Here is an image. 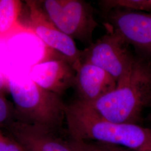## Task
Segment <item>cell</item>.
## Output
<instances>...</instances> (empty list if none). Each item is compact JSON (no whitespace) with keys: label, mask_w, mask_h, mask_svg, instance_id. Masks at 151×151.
I'll use <instances>...</instances> for the list:
<instances>
[{"label":"cell","mask_w":151,"mask_h":151,"mask_svg":"<svg viewBox=\"0 0 151 151\" xmlns=\"http://www.w3.org/2000/svg\"><path fill=\"white\" fill-rule=\"evenodd\" d=\"M150 107H151V106H150Z\"/></svg>","instance_id":"d6986e66"},{"label":"cell","mask_w":151,"mask_h":151,"mask_svg":"<svg viewBox=\"0 0 151 151\" xmlns=\"http://www.w3.org/2000/svg\"><path fill=\"white\" fill-rule=\"evenodd\" d=\"M7 86L15 105L16 119L60 130L65 120V104L60 96L30 80L20 84L7 78Z\"/></svg>","instance_id":"3957f363"},{"label":"cell","mask_w":151,"mask_h":151,"mask_svg":"<svg viewBox=\"0 0 151 151\" xmlns=\"http://www.w3.org/2000/svg\"><path fill=\"white\" fill-rule=\"evenodd\" d=\"M65 114L68 132L73 140L112 144L138 151L151 148V128L111 122L78 99L65 105Z\"/></svg>","instance_id":"6da1fadb"},{"label":"cell","mask_w":151,"mask_h":151,"mask_svg":"<svg viewBox=\"0 0 151 151\" xmlns=\"http://www.w3.org/2000/svg\"><path fill=\"white\" fill-rule=\"evenodd\" d=\"M30 11L32 34L44 44L42 59L59 57L67 60L75 67L81 62V50L77 48L73 39L62 32L50 22L39 5L38 1H26Z\"/></svg>","instance_id":"52a82bcc"},{"label":"cell","mask_w":151,"mask_h":151,"mask_svg":"<svg viewBox=\"0 0 151 151\" xmlns=\"http://www.w3.org/2000/svg\"><path fill=\"white\" fill-rule=\"evenodd\" d=\"M101 10L122 9L131 11H151V0H105L99 2Z\"/></svg>","instance_id":"7c38bea8"},{"label":"cell","mask_w":151,"mask_h":151,"mask_svg":"<svg viewBox=\"0 0 151 151\" xmlns=\"http://www.w3.org/2000/svg\"><path fill=\"white\" fill-rule=\"evenodd\" d=\"M73 87L78 100L89 104L96 101L117 86V82L107 72L95 65L80 62L75 67Z\"/></svg>","instance_id":"30bf717a"},{"label":"cell","mask_w":151,"mask_h":151,"mask_svg":"<svg viewBox=\"0 0 151 151\" xmlns=\"http://www.w3.org/2000/svg\"><path fill=\"white\" fill-rule=\"evenodd\" d=\"M104 26L115 32L140 56L151 60V14L122 9L102 10Z\"/></svg>","instance_id":"8992f818"},{"label":"cell","mask_w":151,"mask_h":151,"mask_svg":"<svg viewBox=\"0 0 151 151\" xmlns=\"http://www.w3.org/2000/svg\"><path fill=\"white\" fill-rule=\"evenodd\" d=\"M128 45L115 32L107 30L101 38L81 50L80 61L105 70L118 83L127 75L134 60Z\"/></svg>","instance_id":"5b68a950"},{"label":"cell","mask_w":151,"mask_h":151,"mask_svg":"<svg viewBox=\"0 0 151 151\" xmlns=\"http://www.w3.org/2000/svg\"><path fill=\"white\" fill-rule=\"evenodd\" d=\"M86 104L111 122L139 125L143 110L151 105V60L135 56L129 72L114 90Z\"/></svg>","instance_id":"7a4b0ae2"},{"label":"cell","mask_w":151,"mask_h":151,"mask_svg":"<svg viewBox=\"0 0 151 151\" xmlns=\"http://www.w3.org/2000/svg\"><path fill=\"white\" fill-rule=\"evenodd\" d=\"M76 70L67 60L59 57L40 60L33 65L29 72L30 80L48 91L61 96L73 87Z\"/></svg>","instance_id":"9c48e42d"},{"label":"cell","mask_w":151,"mask_h":151,"mask_svg":"<svg viewBox=\"0 0 151 151\" xmlns=\"http://www.w3.org/2000/svg\"><path fill=\"white\" fill-rule=\"evenodd\" d=\"M38 1L50 22L62 32L82 43L90 45L93 43V34L99 24L90 3L82 0Z\"/></svg>","instance_id":"277c9868"},{"label":"cell","mask_w":151,"mask_h":151,"mask_svg":"<svg viewBox=\"0 0 151 151\" xmlns=\"http://www.w3.org/2000/svg\"><path fill=\"white\" fill-rule=\"evenodd\" d=\"M0 131H1V130H0Z\"/></svg>","instance_id":"ffe728a7"},{"label":"cell","mask_w":151,"mask_h":151,"mask_svg":"<svg viewBox=\"0 0 151 151\" xmlns=\"http://www.w3.org/2000/svg\"><path fill=\"white\" fill-rule=\"evenodd\" d=\"M9 136L26 151H75L70 140L58 136V131L15 119L5 128Z\"/></svg>","instance_id":"ba28073f"},{"label":"cell","mask_w":151,"mask_h":151,"mask_svg":"<svg viewBox=\"0 0 151 151\" xmlns=\"http://www.w3.org/2000/svg\"><path fill=\"white\" fill-rule=\"evenodd\" d=\"M15 119V108L3 95H0V128H5Z\"/></svg>","instance_id":"4fadbf2b"},{"label":"cell","mask_w":151,"mask_h":151,"mask_svg":"<svg viewBox=\"0 0 151 151\" xmlns=\"http://www.w3.org/2000/svg\"><path fill=\"white\" fill-rule=\"evenodd\" d=\"M22 2L19 0H0V38H7L17 34H32L30 27L19 22Z\"/></svg>","instance_id":"8fae6325"},{"label":"cell","mask_w":151,"mask_h":151,"mask_svg":"<svg viewBox=\"0 0 151 151\" xmlns=\"http://www.w3.org/2000/svg\"><path fill=\"white\" fill-rule=\"evenodd\" d=\"M70 142L75 151H85L78 141L70 139Z\"/></svg>","instance_id":"e0dca14e"},{"label":"cell","mask_w":151,"mask_h":151,"mask_svg":"<svg viewBox=\"0 0 151 151\" xmlns=\"http://www.w3.org/2000/svg\"><path fill=\"white\" fill-rule=\"evenodd\" d=\"M151 151V148H150V149H148V150H145V151Z\"/></svg>","instance_id":"ac0fdd59"},{"label":"cell","mask_w":151,"mask_h":151,"mask_svg":"<svg viewBox=\"0 0 151 151\" xmlns=\"http://www.w3.org/2000/svg\"><path fill=\"white\" fill-rule=\"evenodd\" d=\"M0 151H26L17 142L0 131Z\"/></svg>","instance_id":"9a60e30c"},{"label":"cell","mask_w":151,"mask_h":151,"mask_svg":"<svg viewBox=\"0 0 151 151\" xmlns=\"http://www.w3.org/2000/svg\"><path fill=\"white\" fill-rule=\"evenodd\" d=\"M6 89H8L7 79L0 72V95H3Z\"/></svg>","instance_id":"2e32d148"},{"label":"cell","mask_w":151,"mask_h":151,"mask_svg":"<svg viewBox=\"0 0 151 151\" xmlns=\"http://www.w3.org/2000/svg\"><path fill=\"white\" fill-rule=\"evenodd\" d=\"M78 142L85 151H138L112 144L91 141Z\"/></svg>","instance_id":"5bb4252c"}]
</instances>
